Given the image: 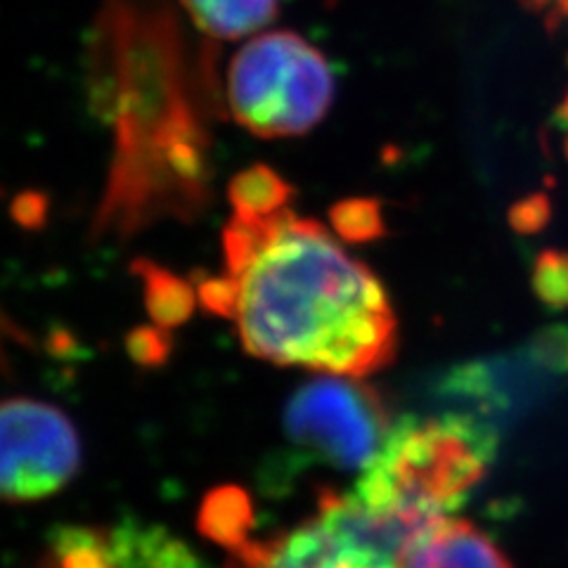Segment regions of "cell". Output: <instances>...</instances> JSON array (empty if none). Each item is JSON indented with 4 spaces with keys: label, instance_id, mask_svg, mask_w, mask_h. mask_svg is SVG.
<instances>
[{
    "label": "cell",
    "instance_id": "1",
    "mask_svg": "<svg viewBox=\"0 0 568 568\" xmlns=\"http://www.w3.org/2000/svg\"><path fill=\"white\" fill-rule=\"evenodd\" d=\"M200 301L233 320L248 355L280 367L365 379L396 358L398 320L382 280L292 206L233 213L223 273L200 284Z\"/></svg>",
    "mask_w": 568,
    "mask_h": 568
},
{
    "label": "cell",
    "instance_id": "15",
    "mask_svg": "<svg viewBox=\"0 0 568 568\" xmlns=\"http://www.w3.org/2000/svg\"><path fill=\"white\" fill-rule=\"evenodd\" d=\"M532 292L547 311L568 308V252L549 248L532 265Z\"/></svg>",
    "mask_w": 568,
    "mask_h": 568
},
{
    "label": "cell",
    "instance_id": "16",
    "mask_svg": "<svg viewBox=\"0 0 568 568\" xmlns=\"http://www.w3.org/2000/svg\"><path fill=\"white\" fill-rule=\"evenodd\" d=\"M148 301L152 315L164 325H178L190 313L192 296L181 280L162 273L159 268H148Z\"/></svg>",
    "mask_w": 568,
    "mask_h": 568
},
{
    "label": "cell",
    "instance_id": "3",
    "mask_svg": "<svg viewBox=\"0 0 568 568\" xmlns=\"http://www.w3.org/2000/svg\"><path fill=\"white\" fill-rule=\"evenodd\" d=\"M327 58L294 31H265L246 41L227 67V106L256 138L313 131L334 102Z\"/></svg>",
    "mask_w": 568,
    "mask_h": 568
},
{
    "label": "cell",
    "instance_id": "9",
    "mask_svg": "<svg viewBox=\"0 0 568 568\" xmlns=\"http://www.w3.org/2000/svg\"><path fill=\"white\" fill-rule=\"evenodd\" d=\"M112 540L121 568H204L190 547L164 528L126 519L112 528Z\"/></svg>",
    "mask_w": 568,
    "mask_h": 568
},
{
    "label": "cell",
    "instance_id": "2",
    "mask_svg": "<svg viewBox=\"0 0 568 568\" xmlns=\"http://www.w3.org/2000/svg\"><path fill=\"white\" fill-rule=\"evenodd\" d=\"M500 432L465 413L403 417L353 495L369 509L429 507L440 514L465 505L486 476Z\"/></svg>",
    "mask_w": 568,
    "mask_h": 568
},
{
    "label": "cell",
    "instance_id": "13",
    "mask_svg": "<svg viewBox=\"0 0 568 568\" xmlns=\"http://www.w3.org/2000/svg\"><path fill=\"white\" fill-rule=\"evenodd\" d=\"M230 204L235 213H252V216H268V213L287 209L294 190L271 166H252L237 173L227 190Z\"/></svg>",
    "mask_w": 568,
    "mask_h": 568
},
{
    "label": "cell",
    "instance_id": "18",
    "mask_svg": "<svg viewBox=\"0 0 568 568\" xmlns=\"http://www.w3.org/2000/svg\"><path fill=\"white\" fill-rule=\"evenodd\" d=\"M561 24H568V0H557L555 10L547 17V29L557 31Z\"/></svg>",
    "mask_w": 568,
    "mask_h": 568
},
{
    "label": "cell",
    "instance_id": "14",
    "mask_svg": "<svg viewBox=\"0 0 568 568\" xmlns=\"http://www.w3.org/2000/svg\"><path fill=\"white\" fill-rule=\"evenodd\" d=\"M336 235L353 244L379 240L386 233L382 204L377 200H348L332 211Z\"/></svg>",
    "mask_w": 568,
    "mask_h": 568
},
{
    "label": "cell",
    "instance_id": "4",
    "mask_svg": "<svg viewBox=\"0 0 568 568\" xmlns=\"http://www.w3.org/2000/svg\"><path fill=\"white\" fill-rule=\"evenodd\" d=\"M568 372V327L538 332L524 346L457 365L436 384L446 410L465 413L507 432L540 407Z\"/></svg>",
    "mask_w": 568,
    "mask_h": 568
},
{
    "label": "cell",
    "instance_id": "17",
    "mask_svg": "<svg viewBox=\"0 0 568 568\" xmlns=\"http://www.w3.org/2000/svg\"><path fill=\"white\" fill-rule=\"evenodd\" d=\"M549 221H552V202L545 192L528 194L509 209V225L519 235H536Z\"/></svg>",
    "mask_w": 568,
    "mask_h": 568
},
{
    "label": "cell",
    "instance_id": "21",
    "mask_svg": "<svg viewBox=\"0 0 568 568\" xmlns=\"http://www.w3.org/2000/svg\"><path fill=\"white\" fill-rule=\"evenodd\" d=\"M564 150H566V159H568V138H566V148Z\"/></svg>",
    "mask_w": 568,
    "mask_h": 568
},
{
    "label": "cell",
    "instance_id": "8",
    "mask_svg": "<svg viewBox=\"0 0 568 568\" xmlns=\"http://www.w3.org/2000/svg\"><path fill=\"white\" fill-rule=\"evenodd\" d=\"M396 568H511V564L474 524L443 517L403 549Z\"/></svg>",
    "mask_w": 568,
    "mask_h": 568
},
{
    "label": "cell",
    "instance_id": "11",
    "mask_svg": "<svg viewBox=\"0 0 568 568\" xmlns=\"http://www.w3.org/2000/svg\"><path fill=\"white\" fill-rule=\"evenodd\" d=\"M254 526V505L248 493L240 486L213 488L200 507L197 528L204 538L235 552L248 542Z\"/></svg>",
    "mask_w": 568,
    "mask_h": 568
},
{
    "label": "cell",
    "instance_id": "20",
    "mask_svg": "<svg viewBox=\"0 0 568 568\" xmlns=\"http://www.w3.org/2000/svg\"><path fill=\"white\" fill-rule=\"evenodd\" d=\"M547 3H549V0H521V6H524L526 10H532V12L542 10Z\"/></svg>",
    "mask_w": 568,
    "mask_h": 568
},
{
    "label": "cell",
    "instance_id": "19",
    "mask_svg": "<svg viewBox=\"0 0 568 568\" xmlns=\"http://www.w3.org/2000/svg\"><path fill=\"white\" fill-rule=\"evenodd\" d=\"M555 123H557L559 129H568V98H566V102H564L561 110L557 112V116H555Z\"/></svg>",
    "mask_w": 568,
    "mask_h": 568
},
{
    "label": "cell",
    "instance_id": "12",
    "mask_svg": "<svg viewBox=\"0 0 568 568\" xmlns=\"http://www.w3.org/2000/svg\"><path fill=\"white\" fill-rule=\"evenodd\" d=\"M41 568H121L112 530L58 526L48 538Z\"/></svg>",
    "mask_w": 568,
    "mask_h": 568
},
{
    "label": "cell",
    "instance_id": "10",
    "mask_svg": "<svg viewBox=\"0 0 568 568\" xmlns=\"http://www.w3.org/2000/svg\"><path fill=\"white\" fill-rule=\"evenodd\" d=\"M183 6L194 27L219 41L244 39L277 17V0H183Z\"/></svg>",
    "mask_w": 568,
    "mask_h": 568
},
{
    "label": "cell",
    "instance_id": "7",
    "mask_svg": "<svg viewBox=\"0 0 568 568\" xmlns=\"http://www.w3.org/2000/svg\"><path fill=\"white\" fill-rule=\"evenodd\" d=\"M225 568H396V559L367 549L315 514L282 536L242 545Z\"/></svg>",
    "mask_w": 568,
    "mask_h": 568
},
{
    "label": "cell",
    "instance_id": "5",
    "mask_svg": "<svg viewBox=\"0 0 568 568\" xmlns=\"http://www.w3.org/2000/svg\"><path fill=\"white\" fill-rule=\"evenodd\" d=\"M394 429L375 386L363 379L317 375L284 407V434L306 457L336 469H367Z\"/></svg>",
    "mask_w": 568,
    "mask_h": 568
},
{
    "label": "cell",
    "instance_id": "6",
    "mask_svg": "<svg viewBox=\"0 0 568 568\" xmlns=\"http://www.w3.org/2000/svg\"><path fill=\"white\" fill-rule=\"evenodd\" d=\"M81 438L58 405L0 400V500L33 503L62 490L81 469Z\"/></svg>",
    "mask_w": 568,
    "mask_h": 568
}]
</instances>
